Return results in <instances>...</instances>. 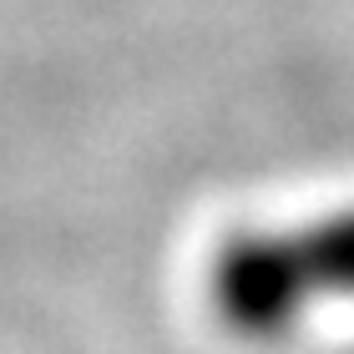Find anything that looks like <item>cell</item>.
<instances>
[{
  "label": "cell",
  "instance_id": "1",
  "mask_svg": "<svg viewBox=\"0 0 354 354\" xmlns=\"http://www.w3.org/2000/svg\"><path fill=\"white\" fill-rule=\"evenodd\" d=\"M207 304L243 344H283L324 304H354V207L233 233L207 263Z\"/></svg>",
  "mask_w": 354,
  "mask_h": 354
}]
</instances>
